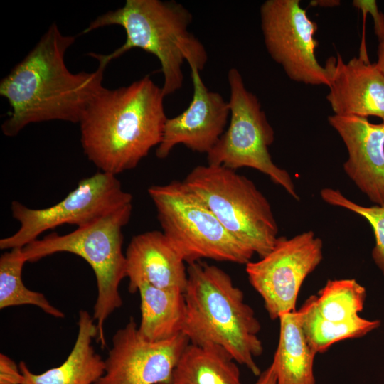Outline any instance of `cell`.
Wrapping results in <instances>:
<instances>
[{
    "label": "cell",
    "instance_id": "cell-1",
    "mask_svg": "<svg viewBox=\"0 0 384 384\" xmlns=\"http://www.w3.org/2000/svg\"><path fill=\"white\" fill-rule=\"evenodd\" d=\"M75 36L61 33L55 23L0 82V95L11 108L1 124L6 137L30 124L53 120L79 123L85 110L103 87L105 67L73 73L65 62Z\"/></svg>",
    "mask_w": 384,
    "mask_h": 384
},
{
    "label": "cell",
    "instance_id": "cell-2",
    "mask_svg": "<svg viewBox=\"0 0 384 384\" xmlns=\"http://www.w3.org/2000/svg\"><path fill=\"white\" fill-rule=\"evenodd\" d=\"M164 97L149 75L115 89L103 87L79 122L87 158L116 176L134 169L161 142L168 119Z\"/></svg>",
    "mask_w": 384,
    "mask_h": 384
},
{
    "label": "cell",
    "instance_id": "cell-3",
    "mask_svg": "<svg viewBox=\"0 0 384 384\" xmlns=\"http://www.w3.org/2000/svg\"><path fill=\"white\" fill-rule=\"evenodd\" d=\"M191 13L176 1L127 0L122 7L98 16L82 33L108 26H119L126 33L122 46L104 55L89 53L105 67L133 48L154 55L161 65L165 97L183 83V65L201 71L208 59L203 43L189 30Z\"/></svg>",
    "mask_w": 384,
    "mask_h": 384
},
{
    "label": "cell",
    "instance_id": "cell-4",
    "mask_svg": "<svg viewBox=\"0 0 384 384\" xmlns=\"http://www.w3.org/2000/svg\"><path fill=\"white\" fill-rule=\"evenodd\" d=\"M187 274L183 333L191 343L223 348L236 363L259 376L255 358L263 352L258 337L261 325L243 292L223 270L206 262L188 264Z\"/></svg>",
    "mask_w": 384,
    "mask_h": 384
},
{
    "label": "cell",
    "instance_id": "cell-5",
    "mask_svg": "<svg viewBox=\"0 0 384 384\" xmlns=\"http://www.w3.org/2000/svg\"><path fill=\"white\" fill-rule=\"evenodd\" d=\"M132 210V203L123 206L70 233H52L22 248L26 262L69 252L82 257L92 267L97 286L92 317L98 331L96 341L102 348L107 346L105 322L122 305L119 292V284L126 277L122 229L129 223Z\"/></svg>",
    "mask_w": 384,
    "mask_h": 384
},
{
    "label": "cell",
    "instance_id": "cell-6",
    "mask_svg": "<svg viewBox=\"0 0 384 384\" xmlns=\"http://www.w3.org/2000/svg\"><path fill=\"white\" fill-rule=\"evenodd\" d=\"M238 240L262 257L278 239L267 198L246 176L223 166L194 167L182 181Z\"/></svg>",
    "mask_w": 384,
    "mask_h": 384
},
{
    "label": "cell",
    "instance_id": "cell-7",
    "mask_svg": "<svg viewBox=\"0 0 384 384\" xmlns=\"http://www.w3.org/2000/svg\"><path fill=\"white\" fill-rule=\"evenodd\" d=\"M148 193L162 232L188 265L210 259L246 265L254 252L235 238L181 181L154 185Z\"/></svg>",
    "mask_w": 384,
    "mask_h": 384
},
{
    "label": "cell",
    "instance_id": "cell-8",
    "mask_svg": "<svg viewBox=\"0 0 384 384\" xmlns=\"http://www.w3.org/2000/svg\"><path fill=\"white\" fill-rule=\"evenodd\" d=\"M228 82L230 121L218 142L206 154L208 164L235 171L242 167L256 169L299 201L289 174L273 162L269 152L274 132L259 99L246 88L237 68L229 70Z\"/></svg>",
    "mask_w": 384,
    "mask_h": 384
},
{
    "label": "cell",
    "instance_id": "cell-9",
    "mask_svg": "<svg viewBox=\"0 0 384 384\" xmlns=\"http://www.w3.org/2000/svg\"><path fill=\"white\" fill-rule=\"evenodd\" d=\"M130 203L132 196L116 175L102 171L82 179L62 201L48 208H31L14 201L11 214L20 227L0 240V249L23 248L48 230L65 224L82 227Z\"/></svg>",
    "mask_w": 384,
    "mask_h": 384
},
{
    "label": "cell",
    "instance_id": "cell-10",
    "mask_svg": "<svg viewBox=\"0 0 384 384\" xmlns=\"http://www.w3.org/2000/svg\"><path fill=\"white\" fill-rule=\"evenodd\" d=\"M322 258L323 242L309 230L291 238L279 237L267 255L245 265L248 280L261 296L271 319L296 310L304 279Z\"/></svg>",
    "mask_w": 384,
    "mask_h": 384
},
{
    "label": "cell",
    "instance_id": "cell-11",
    "mask_svg": "<svg viewBox=\"0 0 384 384\" xmlns=\"http://www.w3.org/2000/svg\"><path fill=\"white\" fill-rule=\"evenodd\" d=\"M264 43L287 77L306 85L329 86L328 72L316 58L317 24L299 0H267L260 9Z\"/></svg>",
    "mask_w": 384,
    "mask_h": 384
},
{
    "label": "cell",
    "instance_id": "cell-12",
    "mask_svg": "<svg viewBox=\"0 0 384 384\" xmlns=\"http://www.w3.org/2000/svg\"><path fill=\"white\" fill-rule=\"evenodd\" d=\"M189 343L183 333L165 341H147L130 318L113 336L104 374L95 384L171 383L174 369Z\"/></svg>",
    "mask_w": 384,
    "mask_h": 384
},
{
    "label": "cell",
    "instance_id": "cell-13",
    "mask_svg": "<svg viewBox=\"0 0 384 384\" xmlns=\"http://www.w3.org/2000/svg\"><path fill=\"white\" fill-rule=\"evenodd\" d=\"M191 75L192 100L183 112L167 119L161 142L156 149L159 159L166 158L178 144L207 154L227 128L230 112L228 101L220 93L207 88L198 69L191 68Z\"/></svg>",
    "mask_w": 384,
    "mask_h": 384
},
{
    "label": "cell",
    "instance_id": "cell-14",
    "mask_svg": "<svg viewBox=\"0 0 384 384\" xmlns=\"http://www.w3.org/2000/svg\"><path fill=\"white\" fill-rule=\"evenodd\" d=\"M328 122L347 149L345 173L371 202L384 206V122L337 114L329 116Z\"/></svg>",
    "mask_w": 384,
    "mask_h": 384
},
{
    "label": "cell",
    "instance_id": "cell-15",
    "mask_svg": "<svg viewBox=\"0 0 384 384\" xmlns=\"http://www.w3.org/2000/svg\"><path fill=\"white\" fill-rule=\"evenodd\" d=\"M325 68L329 80L326 100L334 114L374 116L384 122V73L375 63L359 56L345 63L337 53Z\"/></svg>",
    "mask_w": 384,
    "mask_h": 384
},
{
    "label": "cell",
    "instance_id": "cell-16",
    "mask_svg": "<svg viewBox=\"0 0 384 384\" xmlns=\"http://www.w3.org/2000/svg\"><path fill=\"white\" fill-rule=\"evenodd\" d=\"M128 290L138 292L141 285L184 292L187 267L162 231H146L134 236L125 252Z\"/></svg>",
    "mask_w": 384,
    "mask_h": 384
},
{
    "label": "cell",
    "instance_id": "cell-17",
    "mask_svg": "<svg viewBox=\"0 0 384 384\" xmlns=\"http://www.w3.org/2000/svg\"><path fill=\"white\" fill-rule=\"evenodd\" d=\"M78 331L73 349L59 366L39 374L33 373L26 363L18 364L23 380L21 384H95L105 372V361L92 346L98 331L92 316L80 310Z\"/></svg>",
    "mask_w": 384,
    "mask_h": 384
},
{
    "label": "cell",
    "instance_id": "cell-18",
    "mask_svg": "<svg viewBox=\"0 0 384 384\" xmlns=\"http://www.w3.org/2000/svg\"><path fill=\"white\" fill-rule=\"evenodd\" d=\"M279 336L272 364L277 384H316L315 351L309 343L297 310L279 317Z\"/></svg>",
    "mask_w": 384,
    "mask_h": 384
},
{
    "label": "cell",
    "instance_id": "cell-19",
    "mask_svg": "<svg viewBox=\"0 0 384 384\" xmlns=\"http://www.w3.org/2000/svg\"><path fill=\"white\" fill-rule=\"evenodd\" d=\"M140 334L147 341L168 340L183 333L186 319L183 292L178 289H162L141 285Z\"/></svg>",
    "mask_w": 384,
    "mask_h": 384
},
{
    "label": "cell",
    "instance_id": "cell-20",
    "mask_svg": "<svg viewBox=\"0 0 384 384\" xmlns=\"http://www.w3.org/2000/svg\"><path fill=\"white\" fill-rule=\"evenodd\" d=\"M171 384H242L235 361L222 347L189 343L172 374Z\"/></svg>",
    "mask_w": 384,
    "mask_h": 384
},
{
    "label": "cell",
    "instance_id": "cell-21",
    "mask_svg": "<svg viewBox=\"0 0 384 384\" xmlns=\"http://www.w3.org/2000/svg\"><path fill=\"white\" fill-rule=\"evenodd\" d=\"M297 311L304 335L316 354L326 352L337 342L364 336L380 326L379 320L360 316L345 321L326 320L317 313L313 295Z\"/></svg>",
    "mask_w": 384,
    "mask_h": 384
},
{
    "label": "cell",
    "instance_id": "cell-22",
    "mask_svg": "<svg viewBox=\"0 0 384 384\" xmlns=\"http://www.w3.org/2000/svg\"><path fill=\"white\" fill-rule=\"evenodd\" d=\"M27 262L22 248H14L0 257V309L30 304L55 318L65 317L63 312L46 298L43 294L27 288L22 279V269Z\"/></svg>",
    "mask_w": 384,
    "mask_h": 384
},
{
    "label": "cell",
    "instance_id": "cell-23",
    "mask_svg": "<svg viewBox=\"0 0 384 384\" xmlns=\"http://www.w3.org/2000/svg\"><path fill=\"white\" fill-rule=\"evenodd\" d=\"M313 298L320 316L331 321H345L363 311L366 290L355 279H329Z\"/></svg>",
    "mask_w": 384,
    "mask_h": 384
},
{
    "label": "cell",
    "instance_id": "cell-24",
    "mask_svg": "<svg viewBox=\"0 0 384 384\" xmlns=\"http://www.w3.org/2000/svg\"><path fill=\"white\" fill-rule=\"evenodd\" d=\"M321 199L326 203L347 209L365 218L370 225L375 237L372 250L373 260L384 276V206H363L351 201L342 193L331 188L320 192Z\"/></svg>",
    "mask_w": 384,
    "mask_h": 384
},
{
    "label": "cell",
    "instance_id": "cell-25",
    "mask_svg": "<svg viewBox=\"0 0 384 384\" xmlns=\"http://www.w3.org/2000/svg\"><path fill=\"white\" fill-rule=\"evenodd\" d=\"M352 4L355 8L361 10L364 15L367 13L370 14L378 41L384 40V14L379 11L376 1L354 0Z\"/></svg>",
    "mask_w": 384,
    "mask_h": 384
},
{
    "label": "cell",
    "instance_id": "cell-26",
    "mask_svg": "<svg viewBox=\"0 0 384 384\" xmlns=\"http://www.w3.org/2000/svg\"><path fill=\"white\" fill-rule=\"evenodd\" d=\"M23 374L19 366L5 354H0V384H21Z\"/></svg>",
    "mask_w": 384,
    "mask_h": 384
},
{
    "label": "cell",
    "instance_id": "cell-27",
    "mask_svg": "<svg viewBox=\"0 0 384 384\" xmlns=\"http://www.w3.org/2000/svg\"><path fill=\"white\" fill-rule=\"evenodd\" d=\"M255 384H277L276 373L274 366H270L260 373Z\"/></svg>",
    "mask_w": 384,
    "mask_h": 384
},
{
    "label": "cell",
    "instance_id": "cell-28",
    "mask_svg": "<svg viewBox=\"0 0 384 384\" xmlns=\"http://www.w3.org/2000/svg\"><path fill=\"white\" fill-rule=\"evenodd\" d=\"M377 55L378 60L375 63L384 73V40L378 41Z\"/></svg>",
    "mask_w": 384,
    "mask_h": 384
},
{
    "label": "cell",
    "instance_id": "cell-29",
    "mask_svg": "<svg viewBox=\"0 0 384 384\" xmlns=\"http://www.w3.org/2000/svg\"><path fill=\"white\" fill-rule=\"evenodd\" d=\"M340 4L341 1L337 0H314L310 3L311 5L321 7H334L338 6Z\"/></svg>",
    "mask_w": 384,
    "mask_h": 384
},
{
    "label": "cell",
    "instance_id": "cell-30",
    "mask_svg": "<svg viewBox=\"0 0 384 384\" xmlns=\"http://www.w3.org/2000/svg\"><path fill=\"white\" fill-rule=\"evenodd\" d=\"M158 384H171V383H158Z\"/></svg>",
    "mask_w": 384,
    "mask_h": 384
}]
</instances>
